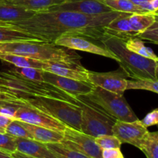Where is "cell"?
I'll return each instance as SVG.
<instances>
[{
  "mask_svg": "<svg viewBox=\"0 0 158 158\" xmlns=\"http://www.w3.org/2000/svg\"><path fill=\"white\" fill-rule=\"evenodd\" d=\"M110 8L113 11L127 13H146L140 6L130 0H100Z\"/></svg>",
  "mask_w": 158,
  "mask_h": 158,
  "instance_id": "cell-25",
  "label": "cell"
},
{
  "mask_svg": "<svg viewBox=\"0 0 158 158\" xmlns=\"http://www.w3.org/2000/svg\"><path fill=\"white\" fill-rule=\"evenodd\" d=\"M127 89H143L158 94V79L127 80Z\"/></svg>",
  "mask_w": 158,
  "mask_h": 158,
  "instance_id": "cell-27",
  "label": "cell"
},
{
  "mask_svg": "<svg viewBox=\"0 0 158 158\" xmlns=\"http://www.w3.org/2000/svg\"><path fill=\"white\" fill-rule=\"evenodd\" d=\"M128 22L131 32L137 36L155 22V17L153 13H131L128 16Z\"/></svg>",
  "mask_w": 158,
  "mask_h": 158,
  "instance_id": "cell-20",
  "label": "cell"
},
{
  "mask_svg": "<svg viewBox=\"0 0 158 158\" xmlns=\"http://www.w3.org/2000/svg\"><path fill=\"white\" fill-rule=\"evenodd\" d=\"M48 10L72 11L87 15H98L113 11L100 0H66Z\"/></svg>",
  "mask_w": 158,
  "mask_h": 158,
  "instance_id": "cell-14",
  "label": "cell"
},
{
  "mask_svg": "<svg viewBox=\"0 0 158 158\" xmlns=\"http://www.w3.org/2000/svg\"><path fill=\"white\" fill-rule=\"evenodd\" d=\"M1 95L37 108L40 110L58 120L59 121L62 122L67 127H70L78 131H80L81 129L82 112L80 106L77 103L52 97H15L5 94Z\"/></svg>",
  "mask_w": 158,
  "mask_h": 158,
  "instance_id": "cell-5",
  "label": "cell"
},
{
  "mask_svg": "<svg viewBox=\"0 0 158 158\" xmlns=\"http://www.w3.org/2000/svg\"><path fill=\"white\" fill-rule=\"evenodd\" d=\"M88 78L94 86H99L115 94L123 95L127 90V76L123 69L108 73L88 71Z\"/></svg>",
  "mask_w": 158,
  "mask_h": 158,
  "instance_id": "cell-10",
  "label": "cell"
},
{
  "mask_svg": "<svg viewBox=\"0 0 158 158\" xmlns=\"http://www.w3.org/2000/svg\"><path fill=\"white\" fill-rule=\"evenodd\" d=\"M0 150L9 154L15 153L17 151L16 138L6 133H0Z\"/></svg>",
  "mask_w": 158,
  "mask_h": 158,
  "instance_id": "cell-32",
  "label": "cell"
},
{
  "mask_svg": "<svg viewBox=\"0 0 158 158\" xmlns=\"http://www.w3.org/2000/svg\"><path fill=\"white\" fill-rule=\"evenodd\" d=\"M0 94L15 97H46L75 103L74 97L45 81L28 80L10 69L0 72Z\"/></svg>",
  "mask_w": 158,
  "mask_h": 158,
  "instance_id": "cell-2",
  "label": "cell"
},
{
  "mask_svg": "<svg viewBox=\"0 0 158 158\" xmlns=\"http://www.w3.org/2000/svg\"><path fill=\"white\" fill-rule=\"evenodd\" d=\"M43 70L48 71L60 77H67L80 81L89 82L87 69L80 64L63 63V62L48 61L45 62ZM90 83V82H89Z\"/></svg>",
  "mask_w": 158,
  "mask_h": 158,
  "instance_id": "cell-15",
  "label": "cell"
},
{
  "mask_svg": "<svg viewBox=\"0 0 158 158\" xmlns=\"http://www.w3.org/2000/svg\"><path fill=\"white\" fill-rule=\"evenodd\" d=\"M61 143L91 158H102V150L96 143L95 138L70 127L66 126Z\"/></svg>",
  "mask_w": 158,
  "mask_h": 158,
  "instance_id": "cell-9",
  "label": "cell"
},
{
  "mask_svg": "<svg viewBox=\"0 0 158 158\" xmlns=\"http://www.w3.org/2000/svg\"><path fill=\"white\" fill-rule=\"evenodd\" d=\"M57 158H91L79 151L65 146L62 143H45Z\"/></svg>",
  "mask_w": 158,
  "mask_h": 158,
  "instance_id": "cell-26",
  "label": "cell"
},
{
  "mask_svg": "<svg viewBox=\"0 0 158 158\" xmlns=\"http://www.w3.org/2000/svg\"><path fill=\"white\" fill-rule=\"evenodd\" d=\"M100 42L106 49L117 57L120 68L127 77L134 80L157 79V62L131 52L125 46L124 40L106 35Z\"/></svg>",
  "mask_w": 158,
  "mask_h": 158,
  "instance_id": "cell-4",
  "label": "cell"
},
{
  "mask_svg": "<svg viewBox=\"0 0 158 158\" xmlns=\"http://www.w3.org/2000/svg\"><path fill=\"white\" fill-rule=\"evenodd\" d=\"M116 158H124V157H123V156H121V157H116Z\"/></svg>",
  "mask_w": 158,
  "mask_h": 158,
  "instance_id": "cell-43",
  "label": "cell"
},
{
  "mask_svg": "<svg viewBox=\"0 0 158 158\" xmlns=\"http://www.w3.org/2000/svg\"><path fill=\"white\" fill-rule=\"evenodd\" d=\"M0 158H14L12 157V154H7V153L4 152V151L0 150Z\"/></svg>",
  "mask_w": 158,
  "mask_h": 158,
  "instance_id": "cell-39",
  "label": "cell"
},
{
  "mask_svg": "<svg viewBox=\"0 0 158 158\" xmlns=\"http://www.w3.org/2000/svg\"><path fill=\"white\" fill-rule=\"evenodd\" d=\"M154 17H155V21L158 22V15H154Z\"/></svg>",
  "mask_w": 158,
  "mask_h": 158,
  "instance_id": "cell-41",
  "label": "cell"
},
{
  "mask_svg": "<svg viewBox=\"0 0 158 158\" xmlns=\"http://www.w3.org/2000/svg\"><path fill=\"white\" fill-rule=\"evenodd\" d=\"M35 12L17 6L7 0H0V25H9L32 17Z\"/></svg>",
  "mask_w": 158,
  "mask_h": 158,
  "instance_id": "cell-16",
  "label": "cell"
},
{
  "mask_svg": "<svg viewBox=\"0 0 158 158\" xmlns=\"http://www.w3.org/2000/svg\"><path fill=\"white\" fill-rule=\"evenodd\" d=\"M125 46L131 52H134L142 56L158 62L157 56L154 53V52L151 48L145 46L141 39H140L139 37L134 36L128 39L125 42Z\"/></svg>",
  "mask_w": 158,
  "mask_h": 158,
  "instance_id": "cell-24",
  "label": "cell"
},
{
  "mask_svg": "<svg viewBox=\"0 0 158 158\" xmlns=\"http://www.w3.org/2000/svg\"><path fill=\"white\" fill-rule=\"evenodd\" d=\"M148 132V128L140 120L133 122L116 120L112 128L113 135L117 137L122 143H129L136 148Z\"/></svg>",
  "mask_w": 158,
  "mask_h": 158,
  "instance_id": "cell-13",
  "label": "cell"
},
{
  "mask_svg": "<svg viewBox=\"0 0 158 158\" xmlns=\"http://www.w3.org/2000/svg\"><path fill=\"white\" fill-rule=\"evenodd\" d=\"M17 151L34 158H57L45 143L33 139L16 138Z\"/></svg>",
  "mask_w": 158,
  "mask_h": 158,
  "instance_id": "cell-17",
  "label": "cell"
},
{
  "mask_svg": "<svg viewBox=\"0 0 158 158\" xmlns=\"http://www.w3.org/2000/svg\"><path fill=\"white\" fill-rule=\"evenodd\" d=\"M12 155L14 158H34L32 157H29V156L28 155H26V154H22V153L19 152V151H15V152L13 153Z\"/></svg>",
  "mask_w": 158,
  "mask_h": 158,
  "instance_id": "cell-38",
  "label": "cell"
},
{
  "mask_svg": "<svg viewBox=\"0 0 158 158\" xmlns=\"http://www.w3.org/2000/svg\"><path fill=\"white\" fill-rule=\"evenodd\" d=\"M21 124L27 130L32 137V139L43 143H61L63 139V133L53 130L48 129L43 127L29 124L20 121Z\"/></svg>",
  "mask_w": 158,
  "mask_h": 158,
  "instance_id": "cell-18",
  "label": "cell"
},
{
  "mask_svg": "<svg viewBox=\"0 0 158 158\" xmlns=\"http://www.w3.org/2000/svg\"><path fill=\"white\" fill-rule=\"evenodd\" d=\"M6 134L15 137V138L32 139L29 131L21 124L19 120H12L6 129Z\"/></svg>",
  "mask_w": 158,
  "mask_h": 158,
  "instance_id": "cell-29",
  "label": "cell"
},
{
  "mask_svg": "<svg viewBox=\"0 0 158 158\" xmlns=\"http://www.w3.org/2000/svg\"><path fill=\"white\" fill-rule=\"evenodd\" d=\"M43 77L45 82L53 85L56 87L74 97L89 94L95 86L89 82L80 81L67 77H60L45 70L43 72Z\"/></svg>",
  "mask_w": 158,
  "mask_h": 158,
  "instance_id": "cell-12",
  "label": "cell"
},
{
  "mask_svg": "<svg viewBox=\"0 0 158 158\" xmlns=\"http://www.w3.org/2000/svg\"><path fill=\"white\" fill-rule=\"evenodd\" d=\"M12 120H13V119L0 114V133H2V134H5V133H6V127H7L9 123H10Z\"/></svg>",
  "mask_w": 158,
  "mask_h": 158,
  "instance_id": "cell-36",
  "label": "cell"
},
{
  "mask_svg": "<svg viewBox=\"0 0 158 158\" xmlns=\"http://www.w3.org/2000/svg\"><path fill=\"white\" fill-rule=\"evenodd\" d=\"M0 53L17 54L43 62L56 61L77 64H80L81 59L73 49L42 41L1 43Z\"/></svg>",
  "mask_w": 158,
  "mask_h": 158,
  "instance_id": "cell-3",
  "label": "cell"
},
{
  "mask_svg": "<svg viewBox=\"0 0 158 158\" xmlns=\"http://www.w3.org/2000/svg\"><path fill=\"white\" fill-rule=\"evenodd\" d=\"M20 103L0 94V114L13 119Z\"/></svg>",
  "mask_w": 158,
  "mask_h": 158,
  "instance_id": "cell-30",
  "label": "cell"
},
{
  "mask_svg": "<svg viewBox=\"0 0 158 158\" xmlns=\"http://www.w3.org/2000/svg\"><path fill=\"white\" fill-rule=\"evenodd\" d=\"M130 1L132 2L133 3H134L135 5H137V6H140V8H141L143 10V8H144V6H146L148 3H149L151 1V0H130ZM144 11V10H143ZM145 12V11H144ZM147 13V12H146Z\"/></svg>",
  "mask_w": 158,
  "mask_h": 158,
  "instance_id": "cell-37",
  "label": "cell"
},
{
  "mask_svg": "<svg viewBox=\"0 0 158 158\" xmlns=\"http://www.w3.org/2000/svg\"><path fill=\"white\" fill-rule=\"evenodd\" d=\"M137 37L158 45V22H154L147 30L138 34Z\"/></svg>",
  "mask_w": 158,
  "mask_h": 158,
  "instance_id": "cell-33",
  "label": "cell"
},
{
  "mask_svg": "<svg viewBox=\"0 0 158 158\" xmlns=\"http://www.w3.org/2000/svg\"><path fill=\"white\" fill-rule=\"evenodd\" d=\"M141 123L147 128L149 127L158 124V109L154 110L149 114L145 116L144 118L141 120Z\"/></svg>",
  "mask_w": 158,
  "mask_h": 158,
  "instance_id": "cell-34",
  "label": "cell"
},
{
  "mask_svg": "<svg viewBox=\"0 0 158 158\" xmlns=\"http://www.w3.org/2000/svg\"><path fill=\"white\" fill-rule=\"evenodd\" d=\"M77 97L94 106L114 120L133 122L139 120L123 95L94 86L89 94Z\"/></svg>",
  "mask_w": 158,
  "mask_h": 158,
  "instance_id": "cell-6",
  "label": "cell"
},
{
  "mask_svg": "<svg viewBox=\"0 0 158 158\" xmlns=\"http://www.w3.org/2000/svg\"><path fill=\"white\" fill-rule=\"evenodd\" d=\"M7 1L27 10L39 12L46 11L53 6L62 4L66 0H7Z\"/></svg>",
  "mask_w": 158,
  "mask_h": 158,
  "instance_id": "cell-21",
  "label": "cell"
},
{
  "mask_svg": "<svg viewBox=\"0 0 158 158\" xmlns=\"http://www.w3.org/2000/svg\"><path fill=\"white\" fill-rule=\"evenodd\" d=\"M123 156L120 148L102 150V158H116Z\"/></svg>",
  "mask_w": 158,
  "mask_h": 158,
  "instance_id": "cell-35",
  "label": "cell"
},
{
  "mask_svg": "<svg viewBox=\"0 0 158 158\" xmlns=\"http://www.w3.org/2000/svg\"><path fill=\"white\" fill-rule=\"evenodd\" d=\"M15 101L19 102L20 103V106L15 114V117H14L15 120L25 122L29 124L35 125V126L43 127L53 130L59 132H64L66 127V125H65L64 123L59 121L58 120L53 118L51 116L48 115L46 113L40 110L37 108L33 107L26 103H22L18 100H15Z\"/></svg>",
  "mask_w": 158,
  "mask_h": 158,
  "instance_id": "cell-8",
  "label": "cell"
},
{
  "mask_svg": "<svg viewBox=\"0 0 158 158\" xmlns=\"http://www.w3.org/2000/svg\"><path fill=\"white\" fill-rule=\"evenodd\" d=\"M76 103L80 106L82 112L80 131L94 138L106 134H113L112 128L116 120L78 97H77Z\"/></svg>",
  "mask_w": 158,
  "mask_h": 158,
  "instance_id": "cell-7",
  "label": "cell"
},
{
  "mask_svg": "<svg viewBox=\"0 0 158 158\" xmlns=\"http://www.w3.org/2000/svg\"><path fill=\"white\" fill-rule=\"evenodd\" d=\"M154 15H158V9H157V11H156V12H154Z\"/></svg>",
  "mask_w": 158,
  "mask_h": 158,
  "instance_id": "cell-42",
  "label": "cell"
},
{
  "mask_svg": "<svg viewBox=\"0 0 158 158\" xmlns=\"http://www.w3.org/2000/svg\"><path fill=\"white\" fill-rule=\"evenodd\" d=\"M9 69L23 78L35 80V81H44L43 77V69L33 67H16V66H14L13 68Z\"/></svg>",
  "mask_w": 158,
  "mask_h": 158,
  "instance_id": "cell-28",
  "label": "cell"
},
{
  "mask_svg": "<svg viewBox=\"0 0 158 158\" xmlns=\"http://www.w3.org/2000/svg\"><path fill=\"white\" fill-rule=\"evenodd\" d=\"M86 37L78 35H64L60 36L53 43L73 50H80L107 57L118 62V59L105 47L100 46L86 40Z\"/></svg>",
  "mask_w": 158,
  "mask_h": 158,
  "instance_id": "cell-11",
  "label": "cell"
},
{
  "mask_svg": "<svg viewBox=\"0 0 158 158\" xmlns=\"http://www.w3.org/2000/svg\"><path fill=\"white\" fill-rule=\"evenodd\" d=\"M0 60L16 67H33L43 70L45 66V62L17 54L0 53Z\"/></svg>",
  "mask_w": 158,
  "mask_h": 158,
  "instance_id": "cell-22",
  "label": "cell"
},
{
  "mask_svg": "<svg viewBox=\"0 0 158 158\" xmlns=\"http://www.w3.org/2000/svg\"><path fill=\"white\" fill-rule=\"evenodd\" d=\"M156 76L157 79H158V62H157V66H156Z\"/></svg>",
  "mask_w": 158,
  "mask_h": 158,
  "instance_id": "cell-40",
  "label": "cell"
},
{
  "mask_svg": "<svg viewBox=\"0 0 158 158\" xmlns=\"http://www.w3.org/2000/svg\"><path fill=\"white\" fill-rule=\"evenodd\" d=\"M22 41H42V40L30 34L22 32L19 29L10 25H0V44Z\"/></svg>",
  "mask_w": 158,
  "mask_h": 158,
  "instance_id": "cell-19",
  "label": "cell"
},
{
  "mask_svg": "<svg viewBox=\"0 0 158 158\" xmlns=\"http://www.w3.org/2000/svg\"><path fill=\"white\" fill-rule=\"evenodd\" d=\"M121 13L112 11L87 15L72 11L46 10L9 25L47 43H53L64 35H82L100 41L106 35L105 27Z\"/></svg>",
  "mask_w": 158,
  "mask_h": 158,
  "instance_id": "cell-1",
  "label": "cell"
},
{
  "mask_svg": "<svg viewBox=\"0 0 158 158\" xmlns=\"http://www.w3.org/2000/svg\"><path fill=\"white\" fill-rule=\"evenodd\" d=\"M137 148L146 155L147 158H158V131H148L138 143Z\"/></svg>",
  "mask_w": 158,
  "mask_h": 158,
  "instance_id": "cell-23",
  "label": "cell"
},
{
  "mask_svg": "<svg viewBox=\"0 0 158 158\" xmlns=\"http://www.w3.org/2000/svg\"><path fill=\"white\" fill-rule=\"evenodd\" d=\"M95 142L101 150L120 148L122 144L120 140L113 134H106L96 137Z\"/></svg>",
  "mask_w": 158,
  "mask_h": 158,
  "instance_id": "cell-31",
  "label": "cell"
}]
</instances>
